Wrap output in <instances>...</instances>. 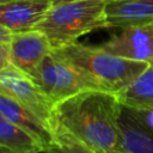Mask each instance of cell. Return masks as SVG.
<instances>
[{
	"mask_svg": "<svg viewBox=\"0 0 153 153\" xmlns=\"http://www.w3.org/2000/svg\"><path fill=\"white\" fill-rule=\"evenodd\" d=\"M117 94L86 90L55 104L53 129L62 131L91 149H120V115Z\"/></svg>",
	"mask_w": 153,
	"mask_h": 153,
	"instance_id": "cell-1",
	"label": "cell"
},
{
	"mask_svg": "<svg viewBox=\"0 0 153 153\" xmlns=\"http://www.w3.org/2000/svg\"><path fill=\"white\" fill-rule=\"evenodd\" d=\"M69 62L94 88L117 94L130 85L148 66V62L129 60L103 49L74 42L53 49Z\"/></svg>",
	"mask_w": 153,
	"mask_h": 153,
	"instance_id": "cell-2",
	"label": "cell"
},
{
	"mask_svg": "<svg viewBox=\"0 0 153 153\" xmlns=\"http://www.w3.org/2000/svg\"><path fill=\"white\" fill-rule=\"evenodd\" d=\"M53 49L74 42L82 35L108 29L105 0H74L53 5L37 25Z\"/></svg>",
	"mask_w": 153,
	"mask_h": 153,
	"instance_id": "cell-3",
	"label": "cell"
},
{
	"mask_svg": "<svg viewBox=\"0 0 153 153\" xmlns=\"http://www.w3.org/2000/svg\"><path fill=\"white\" fill-rule=\"evenodd\" d=\"M56 104L86 90H97L53 49L30 76Z\"/></svg>",
	"mask_w": 153,
	"mask_h": 153,
	"instance_id": "cell-4",
	"label": "cell"
},
{
	"mask_svg": "<svg viewBox=\"0 0 153 153\" xmlns=\"http://www.w3.org/2000/svg\"><path fill=\"white\" fill-rule=\"evenodd\" d=\"M0 92L31 110L53 128L55 103L27 74L13 66L0 69Z\"/></svg>",
	"mask_w": 153,
	"mask_h": 153,
	"instance_id": "cell-5",
	"label": "cell"
},
{
	"mask_svg": "<svg viewBox=\"0 0 153 153\" xmlns=\"http://www.w3.org/2000/svg\"><path fill=\"white\" fill-rule=\"evenodd\" d=\"M100 47L111 54L149 63L153 61V22L123 27Z\"/></svg>",
	"mask_w": 153,
	"mask_h": 153,
	"instance_id": "cell-6",
	"label": "cell"
},
{
	"mask_svg": "<svg viewBox=\"0 0 153 153\" xmlns=\"http://www.w3.org/2000/svg\"><path fill=\"white\" fill-rule=\"evenodd\" d=\"M51 49L48 37L37 29L17 32L8 44L11 65L31 76Z\"/></svg>",
	"mask_w": 153,
	"mask_h": 153,
	"instance_id": "cell-7",
	"label": "cell"
},
{
	"mask_svg": "<svg viewBox=\"0 0 153 153\" xmlns=\"http://www.w3.org/2000/svg\"><path fill=\"white\" fill-rule=\"evenodd\" d=\"M0 116L31 134L47 148L48 153H55L56 137L53 128L31 110L4 92H0Z\"/></svg>",
	"mask_w": 153,
	"mask_h": 153,
	"instance_id": "cell-8",
	"label": "cell"
},
{
	"mask_svg": "<svg viewBox=\"0 0 153 153\" xmlns=\"http://www.w3.org/2000/svg\"><path fill=\"white\" fill-rule=\"evenodd\" d=\"M121 143L126 153H153V128L141 111L122 105L120 115Z\"/></svg>",
	"mask_w": 153,
	"mask_h": 153,
	"instance_id": "cell-9",
	"label": "cell"
},
{
	"mask_svg": "<svg viewBox=\"0 0 153 153\" xmlns=\"http://www.w3.org/2000/svg\"><path fill=\"white\" fill-rule=\"evenodd\" d=\"M51 6V1L39 0H17L1 4L0 25L8 27L16 33L35 30Z\"/></svg>",
	"mask_w": 153,
	"mask_h": 153,
	"instance_id": "cell-10",
	"label": "cell"
},
{
	"mask_svg": "<svg viewBox=\"0 0 153 153\" xmlns=\"http://www.w3.org/2000/svg\"><path fill=\"white\" fill-rule=\"evenodd\" d=\"M108 29H123L153 22V0H115L106 2Z\"/></svg>",
	"mask_w": 153,
	"mask_h": 153,
	"instance_id": "cell-11",
	"label": "cell"
},
{
	"mask_svg": "<svg viewBox=\"0 0 153 153\" xmlns=\"http://www.w3.org/2000/svg\"><path fill=\"white\" fill-rule=\"evenodd\" d=\"M122 105L136 110L153 109V61L124 90L117 93Z\"/></svg>",
	"mask_w": 153,
	"mask_h": 153,
	"instance_id": "cell-12",
	"label": "cell"
},
{
	"mask_svg": "<svg viewBox=\"0 0 153 153\" xmlns=\"http://www.w3.org/2000/svg\"><path fill=\"white\" fill-rule=\"evenodd\" d=\"M0 146L13 153H48L37 139L2 116H0Z\"/></svg>",
	"mask_w": 153,
	"mask_h": 153,
	"instance_id": "cell-13",
	"label": "cell"
},
{
	"mask_svg": "<svg viewBox=\"0 0 153 153\" xmlns=\"http://www.w3.org/2000/svg\"><path fill=\"white\" fill-rule=\"evenodd\" d=\"M55 137H56L55 153H94L91 148H88L87 146L79 142L76 139L72 137L66 133L55 131Z\"/></svg>",
	"mask_w": 153,
	"mask_h": 153,
	"instance_id": "cell-14",
	"label": "cell"
},
{
	"mask_svg": "<svg viewBox=\"0 0 153 153\" xmlns=\"http://www.w3.org/2000/svg\"><path fill=\"white\" fill-rule=\"evenodd\" d=\"M16 32H13L12 30H10L8 27L0 25V43L4 44H10V42L12 41L13 36Z\"/></svg>",
	"mask_w": 153,
	"mask_h": 153,
	"instance_id": "cell-15",
	"label": "cell"
},
{
	"mask_svg": "<svg viewBox=\"0 0 153 153\" xmlns=\"http://www.w3.org/2000/svg\"><path fill=\"white\" fill-rule=\"evenodd\" d=\"M139 111L142 112L146 122L153 128V109H151V110H139Z\"/></svg>",
	"mask_w": 153,
	"mask_h": 153,
	"instance_id": "cell-16",
	"label": "cell"
},
{
	"mask_svg": "<svg viewBox=\"0 0 153 153\" xmlns=\"http://www.w3.org/2000/svg\"><path fill=\"white\" fill-rule=\"evenodd\" d=\"M94 153H126L121 149H110V151H102V149H92Z\"/></svg>",
	"mask_w": 153,
	"mask_h": 153,
	"instance_id": "cell-17",
	"label": "cell"
},
{
	"mask_svg": "<svg viewBox=\"0 0 153 153\" xmlns=\"http://www.w3.org/2000/svg\"><path fill=\"white\" fill-rule=\"evenodd\" d=\"M0 153H13V152L10 151V149H7V148H5V147H1L0 146Z\"/></svg>",
	"mask_w": 153,
	"mask_h": 153,
	"instance_id": "cell-18",
	"label": "cell"
},
{
	"mask_svg": "<svg viewBox=\"0 0 153 153\" xmlns=\"http://www.w3.org/2000/svg\"><path fill=\"white\" fill-rule=\"evenodd\" d=\"M68 1H74V0H54L53 5H55V4H60V2H68Z\"/></svg>",
	"mask_w": 153,
	"mask_h": 153,
	"instance_id": "cell-19",
	"label": "cell"
},
{
	"mask_svg": "<svg viewBox=\"0 0 153 153\" xmlns=\"http://www.w3.org/2000/svg\"><path fill=\"white\" fill-rule=\"evenodd\" d=\"M13 1H17V0H0V5H1V4H8V2H13Z\"/></svg>",
	"mask_w": 153,
	"mask_h": 153,
	"instance_id": "cell-20",
	"label": "cell"
},
{
	"mask_svg": "<svg viewBox=\"0 0 153 153\" xmlns=\"http://www.w3.org/2000/svg\"><path fill=\"white\" fill-rule=\"evenodd\" d=\"M39 1H51V2H54V0H39Z\"/></svg>",
	"mask_w": 153,
	"mask_h": 153,
	"instance_id": "cell-21",
	"label": "cell"
},
{
	"mask_svg": "<svg viewBox=\"0 0 153 153\" xmlns=\"http://www.w3.org/2000/svg\"><path fill=\"white\" fill-rule=\"evenodd\" d=\"M105 1H106V2H108V1H115V0H105Z\"/></svg>",
	"mask_w": 153,
	"mask_h": 153,
	"instance_id": "cell-22",
	"label": "cell"
}]
</instances>
